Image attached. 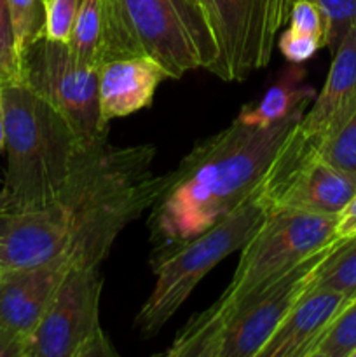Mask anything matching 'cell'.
<instances>
[{
	"instance_id": "1",
	"label": "cell",
	"mask_w": 356,
	"mask_h": 357,
	"mask_svg": "<svg viewBox=\"0 0 356 357\" xmlns=\"http://www.w3.org/2000/svg\"><path fill=\"white\" fill-rule=\"evenodd\" d=\"M304 112L299 108L271 126L236 117L164 174L149 216L150 265L239 208L265 180Z\"/></svg>"
},
{
	"instance_id": "2",
	"label": "cell",
	"mask_w": 356,
	"mask_h": 357,
	"mask_svg": "<svg viewBox=\"0 0 356 357\" xmlns=\"http://www.w3.org/2000/svg\"><path fill=\"white\" fill-rule=\"evenodd\" d=\"M0 100L7 153L0 211L47 208L58 201L91 145L23 80L2 84Z\"/></svg>"
},
{
	"instance_id": "3",
	"label": "cell",
	"mask_w": 356,
	"mask_h": 357,
	"mask_svg": "<svg viewBox=\"0 0 356 357\" xmlns=\"http://www.w3.org/2000/svg\"><path fill=\"white\" fill-rule=\"evenodd\" d=\"M342 241V239H341ZM341 241L327 246L265 288L192 317L175 337L170 357H258L297 300L313 282L321 261Z\"/></svg>"
},
{
	"instance_id": "4",
	"label": "cell",
	"mask_w": 356,
	"mask_h": 357,
	"mask_svg": "<svg viewBox=\"0 0 356 357\" xmlns=\"http://www.w3.org/2000/svg\"><path fill=\"white\" fill-rule=\"evenodd\" d=\"M267 213V204L257 188L230 215L154 264L156 284L136 314L138 333L145 338L156 337L206 274L234 251H241L253 237Z\"/></svg>"
},
{
	"instance_id": "5",
	"label": "cell",
	"mask_w": 356,
	"mask_h": 357,
	"mask_svg": "<svg viewBox=\"0 0 356 357\" xmlns=\"http://www.w3.org/2000/svg\"><path fill=\"white\" fill-rule=\"evenodd\" d=\"M339 216L314 215L297 209H271L250 241L225 291L215 305H225L281 279L307 258L341 241Z\"/></svg>"
},
{
	"instance_id": "6",
	"label": "cell",
	"mask_w": 356,
	"mask_h": 357,
	"mask_svg": "<svg viewBox=\"0 0 356 357\" xmlns=\"http://www.w3.org/2000/svg\"><path fill=\"white\" fill-rule=\"evenodd\" d=\"M21 80L70 122L89 145L108 142L101 117L100 70L73 56L68 44L38 37L20 59Z\"/></svg>"
},
{
	"instance_id": "7",
	"label": "cell",
	"mask_w": 356,
	"mask_h": 357,
	"mask_svg": "<svg viewBox=\"0 0 356 357\" xmlns=\"http://www.w3.org/2000/svg\"><path fill=\"white\" fill-rule=\"evenodd\" d=\"M293 0H199L216 45L209 72L241 82L271 63Z\"/></svg>"
},
{
	"instance_id": "8",
	"label": "cell",
	"mask_w": 356,
	"mask_h": 357,
	"mask_svg": "<svg viewBox=\"0 0 356 357\" xmlns=\"http://www.w3.org/2000/svg\"><path fill=\"white\" fill-rule=\"evenodd\" d=\"M100 267H73L28 335L24 357L117 356L100 323Z\"/></svg>"
},
{
	"instance_id": "9",
	"label": "cell",
	"mask_w": 356,
	"mask_h": 357,
	"mask_svg": "<svg viewBox=\"0 0 356 357\" xmlns=\"http://www.w3.org/2000/svg\"><path fill=\"white\" fill-rule=\"evenodd\" d=\"M258 192L269 211L297 209L339 216L356 195V174L321 160L295 126Z\"/></svg>"
},
{
	"instance_id": "10",
	"label": "cell",
	"mask_w": 356,
	"mask_h": 357,
	"mask_svg": "<svg viewBox=\"0 0 356 357\" xmlns=\"http://www.w3.org/2000/svg\"><path fill=\"white\" fill-rule=\"evenodd\" d=\"M122 17L140 52L164 66L170 79L201 68L194 40L175 0H119Z\"/></svg>"
},
{
	"instance_id": "11",
	"label": "cell",
	"mask_w": 356,
	"mask_h": 357,
	"mask_svg": "<svg viewBox=\"0 0 356 357\" xmlns=\"http://www.w3.org/2000/svg\"><path fill=\"white\" fill-rule=\"evenodd\" d=\"M70 237L54 204L30 211H0V268L17 271L68 255Z\"/></svg>"
},
{
	"instance_id": "12",
	"label": "cell",
	"mask_w": 356,
	"mask_h": 357,
	"mask_svg": "<svg viewBox=\"0 0 356 357\" xmlns=\"http://www.w3.org/2000/svg\"><path fill=\"white\" fill-rule=\"evenodd\" d=\"M75 267L68 255L30 268L0 272V328L30 335Z\"/></svg>"
},
{
	"instance_id": "13",
	"label": "cell",
	"mask_w": 356,
	"mask_h": 357,
	"mask_svg": "<svg viewBox=\"0 0 356 357\" xmlns=\"http://www.w3.org/2000/svg\"><path fill=\"white\" fill-rule=\"evenodd\" d=\"M332 56L323 87L297 124V132L311 145H316L356 108V23Z\"/></svg>"
},
{
	"instance_id": "14",
	"label": "cell",
	"mask_w": 356,
	"mask_h": 357,
	"mask_svg": "<svg viewBox=\"0 0 356 357\" xmlns=\"http://www.w3.org/2000/svg\"><path fill=\"white\" fill-rule=\"evenodd\" d=\"M68 47L77 59L98 70L114 59L142 54L126 26L119 0H82Z\"/></svg>"
},
{
	"instance_id": "15",
	"label": "cell",
	"mask_w": 356,
	"mask_h": 357,
	"mask_svg": "<svg viewBox=\"0 0 356 357\" xmlns=\"http://www.w3.org/2000/svg\"><path fill=\"white\" fill-rule=\"evenodd\" d=\"M346 303L348 298L342 293L309 284L258 357H309L321 335Z\"/></svg>"
},
{
	"instance_id": "16",
	"label": "cell",
	"mask_w": 356,
	"mask_h": 357,
	"mask_svg": "<svg viewBox=\"0 0 356 357\" xmlns=\"http://www.w3.org/2000/svg\"><path fill=\"white\" fill-rule=\"evenodd\" d=\"M170 73L150 56L138 54L108 61L100 68V108L105 122L150 107L157 87Z\"/></svg>"
},
{
	"instance_id": "17",
	"label": "cell",
	"mask_w": 356,
	"mask_h": 357,
	"mask_svg": "<svg viewBox=\"0 0 356 357\" xmlns=\"http://www.w3.org/2000/svg\"><path fill=\"white\" fill-rule=\"evenodd\" d=\"M306 68L302 63H290L279 79L265 91L257 105H246L237 119L246 124L271 126L288 117L299 108H306L316 98V91L304 84Z\"/></svg>"
},
{
	"instance_id": "18",
	"label": "cell",
	"mask_w": 356,
	"mask_h": 357,
	"mask_svg": "<svg viewBox=\"0 0 356 357\" xmlns=\"http://www.w3.org/2000/svg\"><path fill=\"white\" fill-rule=\"evenodd\" d=\"M311 284L335 289L348 298L356 296V236L341 241L320 264Z\"/></svg>"
},
{
	"instance_id": "19",
	"label": "cell",
	"mask_w": 356,
	"mask_h": 357,
	"mask_svg": "<svg viewBox=\"0 0 356 357\" xmlns=\"http://www.w3.org/2000/svg\"><path fill=\"white\" fill-rule=\"evenodd\" d=\"M311 146L327 164L349 174H356V108L344 122Z\"/></svg>"
},
{
	"instance_id": "20",
	"label": "cell",
	"mask_w": 356,
	"mask_h": 357,
	"mask_svg": "<svg viewBox=\"0 0 356 357\" xmlns=\"http://www.w3.org/2000/svg\"><path fill=\"white\" fill-rule=\"evenodd\" d=\"M356 349V296L334 317L309 357H351Z\"/></svg>"
},
{
	"instance_id": "21",
	"label": "cell",
	"mask_w": 356,
	"mask_h": 357,
	"mask_svg": "<svg viewBox=\"0 0 356 357\" xmlns=\"http://www.w3.org/2000/svg\"><path fill=\"white\" fill-rule=\"evenodd\" d=\"M7 9H9L14 51H16L17 61H20L23 52L38 37L44 35V0H7Z\"/></svg>"
},
{
	"instance_id": "22",
	"label": "cell",
	"mask_w": 356,
	"mask_h": 357,
	"mask_svg": "<svg viewBox=\"0 0 356 357\" xmlns=\"http://www.w3.org/2000/svg\"><path fill=\"white\" fill-rule=\"evenodd\" d=\"M323 16V47L334 52L356 23V0H314Z\"/></svg>"
},
{
	"instance_id": "23",
	"label": "cell",
	"mask_w": 356,
	"mask_h": 357,
	"mask_svg": "<svg viewBox=\"0 0 356 357\" xmlns=\"http://www.w3.org/2000/svg\"><path fill=\"white\" fill-rule=\"evenodd\" d=\"M82 0H44V35L51 40L68 44Z\"/></svg>"
},
{
	"instance_id": "24",
	"label": "cell",
	"mask_w": 356,
	"mask_h": 357,
	"mask_svg": "<svg viewBox=\"0 0 356 357\" xmlns=\"http://www.w3.org/2000/svg\"><path fill=\"white\" fill-rule=\"evenodd\" d=\"M14 80H21V68L14 51L7 0H0V86Z\"/></svg>"
},
{
	"instance_id": "25",
	"label": "cell",
	"mask_w": 356,
	"mask_h": 357,
	"mask_svg": "<svg viewBox=\"0 0 356 357\" xmlns=\"http://www.w3.org/2000/svg\"><path fill=\"white\" fill-rule=\"evenodd\" d=\"M276 47L288 63H306L307 59L316 54V51L323 47V42L313 35H304L288 28L279 33Z\"/></svg>"
},
{
	"instance_id": "26",
	"label": "cell",
	"mask_w": 356,
	"mask_h": 357,
	"mask_svg": "<svg viewBox=\"0 0 356 357\" xmlns=\"http://www.w3.org/2000/svg\"><path fill=\"white\" fill-rule=\"evenodd\" d=\"M290 26L293 31L313 35L323 42V16L314 0H295L290 10Z\"/></svg>"
},
{
	"instance_id": "27",
	"label": "cell",
	"mask_w": 356,
	"mask_h": 357,
	"mask_svg": "<svg viewBox=\"0 0 356 357\" xmlns=\"http://www.w3.org/2000/svg\"><path fill=\"white\" fill-rule=\"evenodd\" d=\"M27 342V335L0 328V357H24Z\"/></svg>"
},
{
	"instance_id": "28",
	"label": "cell",
	"mask_w": 356,
	"mask_h": 357,
	"mask_svg": "<svg viewBox=\"0 0 356 357\" xmlns=\"http://www.w3.org/2000/svg\"><path fill=\"white\" fill-rule=\"evenodd\" d=\"M356 236V195L351 199L337 220V237L346 241Z\"/></svg>"
},
{
	"instance_id": "29",
	"label": "cell",
	"mask_w": 356,
	"mask_h": 357,
	"mask_svg": "<svg viewBox=\"0 0 356 357\" xmlns=\"http://www.w3.org/2000/svg\"><path fill=\"white\" fill-rule=\"evenodd\" d=\"M6 152V122H3V108L0 100V153Z\"/></svg>"
},
{
	"instance_id": "30",
	"label": "cell",
	"mask_w": 356,
	"mask_h": 357,
	"mask_svg": "<svg viewBox=\"0 0 356 357\" xmlns=\"http://www.w3.org/2000/svg\"><path fill=\"white\" fill-rule=\"evenodd\" d=\"M351 357H356V349H355V351H353V354H351Z\"/></svg>"
},
{
	"instance_id": "31",
	"label": "cell",
	"mask_w": 356,
	"mask_h": 357,
	"mask_svg": "<svg viewBox=\"0 0 356 357\" xmlns=\"http://www.w3.org/2000/svg\"><path fill=\"white\" fill-rule=\"evenodd\" d=\"M0 272H2V268H0Z\"/></svg>"
},
{
	"instance_id": "32",
	"label": "cell",
	"mask_w": 356,
	"mask_h": 357,
	"mask_svg": "<svg viewBox=\"0 0 356 357\" xmlns=\"http://www.w3.org/2000/svg\"><path fill=\"white\" fill-rule=\"evenodd\" d=\"M293 2H295V0H293Z\"/></svg>"
}]
</instances>
